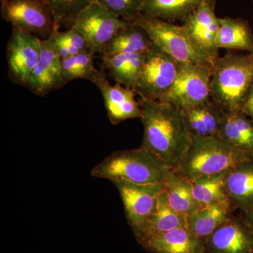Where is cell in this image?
Masks as SVG:
<instances>
[{"label":"cell","mask_w":253,"mask_h":253,"mask_svg":"<svg viewBox=\"0 0 253 253\" xmlns=\"http://www.w3.org/2000/svg\"><path fill=\"white\" fill-rule=\"evenodd\" d=\"M94 56L87 51L61 60V72L66 84L78 79L86 80L94 84L105 73L95 67Z\"/></svg>","instance_id":"obj_28"},{"label":"cell","mask_w":253,"mask_h":253,"mask_svg":"<svg viewBox=\"0 0 253 253\" xmlns=\"http://www.w3.org/2000/svg\"><path fill=\"white\" fill-rule=\"evenodd\" d=\"M49 6L54 24L72 27L78 15L94 0H44Z\"/></svg>","instance_id":"obj_29"},{"label":"cell","mask_w":253,"mask_h":253,"mask_svg":"<svg viewBox=\"0 0 253 253\" xmlns=\"http://www.w3.org/2000/svg\"><path fill=\"white\" fill-rule=\"evenodd\" d=\"M153 44L154 43L141 26L129 23L110 42L101 56L145 53Z\"/></svg>","instance_id":"obj_23"},{"label":"cell","mask_w":253,"mask_h":253,"mask_svg":"<svg viewBox=\"0 0 253 253\" xmlns=\"http://www.w3.org/2000/svg\"><path fill=\"white\" fill-rule=\"evenodd\" d=\"M228 171L191 181L194 198L201 207L220 206L231 210L232 205L226 189Z\"/></svg>","instance_id":"obj_22"},{"label":"cell","mask_w":253,"mask_h":253,"mask_svg":"<svg viewBox=\"0 0 253 253\" xmlns=\"http://www.w3.org/2000/svg\"><path fill=\"white\" fill-rule=\"evenodd\" d=\"M215 0H204L182 25L194 49L212 66L219 56L216 44L219 18L215 14Z\"/></svg>","instance_id":"obj_11"},{"label":"cell","mask_w":253,"mask_h":253,"mask_svg":"<svg viewBox=\"0 0 253 253\" xmlns=\"http://www.w3.org/2000/svg\"><path fill=\"white\" fill-rule=\"evenodd\" d=\"M1 15L13 28L42 40L54 31L52 14L44 0H1Z\"/></svg>","instance_id":"obj_10"},{"label":"cell","mask_w":253,"mask_h":253,"mask_svg":"<svg viewBox=\"0 0 253 253\" xmlns=\"http://www.w3.org/2000/svg\"><path fill=\"white\" fill-rule=\"evenodd\" d=\"M231 216V209L223 206L201 207L186 216V226L196 236L205 240Z\"/></svg>","instance_id":"obj_26"},{"label":"cell","mask_w":253,"mask_h":253,"mask_svg":"<svg viewBox=\"0 0 253 253\" xmlns=\"http://www.w3.org/2000/svg\"><path fill=\"white\" fill-rule=\"evenodd\" d=\"M253 82V53H227L213 63L211 99L224 112L241 111Z\"/></svg>","instance_id":"obj_3"},{"label":"cell","mask_w":253,"mask_h":253,"mask_svg":"<svg viewBox=\"0 0 253 253\" xmlns=\"http://www.w3.org/2000/svg\"></svg>","instance_id":"obj_34"},{"label":"cell","mask_w":253,"mask_h":253,"mask_svg":"<svg viewBox=\"0 0 253 253\" xmlns=\"http://www.w3.org/2000/svg\"><path fill=\"white\" fill-rule=\"evenodd\" d=\"M144 53L120 54L102 57L103 66L116 83L135 89L144 62Z\"/></svg>","instance_id":"obj_20"},{"label":"cell","mask_w":253,"mask_h":253,"mask_svg":"<svg viewBox=\"0 0 253 253\" xmlns=\"http://www.w3.org/2000/svg\"><path fill=\"white\" fill-rule=\"evenodd\" d=\"M192 136H217L224 111L210 99L204 104L182 110Z\"/></svg>","instance_id":"obj_19"},{"label":"cell","mask_w":253,"mask_h":253,"mask_svg":"<svg viewBox=\"0 0 253 253\" xmlns=\"http://www.w3.org/2000/svg\"><path fill=\"white\" fill-rule=\"evenodd\" d=\"M42 39L13 28L6 48L8 75L14 84L26 86L41 59Z\"/></svg>","instance_id":"obj_12"},{"label":"cell","mask_w":253,"mask_h":253,"mask_svg":"<svg viewBox=\"0 0 253 253\" xmlns=\"http://www.w3.org/2000/svg\"><path fill=\"white\" fill-rule=\"evenodd\" d=\"M55 47L61 60L89 51L84 37L72 27L66 31L56 32Z\"/></svg>","instance_id":"obj_30"},{"label":"cell","mask_w":253,"mask_h":253,"mask_svg":"<svg viewBox=\"0 0 253 253\" xmlns=\"http://www.w3.org/2000/svg\"><path fill=\"white\" fill-rule=\"evenodd\" d=\"M60 28L54 24L51 36L42 40L41 59L26 83V87L37 96H46L66 84L62 77L61 60L55 47V37Z\"/></svg>","instance_id":"obj_13"},{"label":"cell","mask_w":253,"mask_h":253,"mask_svg":"<svg viewBox=\"0 0 253 253\" xmlns=\"http://www.w3.org/2000/svg\"><path fill=\"white\" fill-rule=\"evenodd\" d=\"M139 244L151 253H206L205 240L186 226L150 236Z\"/></svg>","instance_id":"obj_16"},{"label":"cell","mask_w":253,"mask_h":253,"mask_svg":"<svg viewBox=\"0 0 253 253\" xmlns=\"http://www.w3.org/2000/svg\"><path fill=\"white\" fill-rule=\"evenodd\" d=\"M241 112L244 113L253 121V82L245 99Z\"/></svg>","instance_id":"obj_32"},{"label":"cell","mask_w":253,"mask_h":253,"mask_svg":"<svg viewBox=\"0 0 253 253\" xmlns=\"http://www.w3.org/2000/svg\"><path fill=\"white\" fill-rule=\"evenodd\" d=\"M244 217L253 229V211L249 212L244 213Z\"/></svg>","instance_id":"obj_33"},{"label":"cell","mask_w":253,"mask_h":253,"mask_svg":"<svg viewBox=\"0 0 253 253\" xmlns=\"http://www.w3.org/2000/svg\"><path fill=\"white\" fill-rule=\"evenodd\" d=\"M205 244L206 253H253V229L244 217L231 216Z\"/></svg>","instance_id":"obj_14"},{"label":"cell","mask_w":253,"mask_h":253,"mask_svg":"<svg viewBox=\"0 0 253 253\" xmlns=\"http://www.w3.org/2000/svg\"><path fill=\"white\" fill-rule=\"evenodd\" d=\"M144 134L141 146L176 169L192 143L182 110L158 100L140 97Z\"/></svg>","instance_id":"obj_1"},{"label":"cell","mask_w":253,"mask_h":253,"mask_svg":"<svg viewBox=\"0 0 253 253\" xmlns=\"http://www.w3.org/2000/svg\"><path fill=\"white\" fill-rule=\"evenodd\" d=\"M113 184L121 195L126 219L138 242L144 236L158 198L165 190V184H136L126 181Z\"/></svg>","instance_id":"obj_8"},{"label":"cell","mask_w":253,"mask_h":253,"mask_svg":"<svg viewBox=\"0 0 253 253\" xmlns=\"http://www.w3.org/2000/svg\"><path fill=\"white\" fill-rule=\"evenodd\" d=\"M165 191L171 208L184 217L201 208L194 198L191 181L174 170L165 184Z\"/></svg>","instance_id":"obj_25"},{"label":"cell","mask_w":253,"mask_h":253,"mask_svg":"<svg viewBox=\"0 0 253 253\" xmlns=\"http://www.w3.org/2000/svg\"><path fill=\"white\" fill-rule=\"evenodd\" d=\"M94 84L102 95L108 118L113 126L127 120L141 118L140 104L136 99L134 89L118 83L112 85L105 73Z\"/></svg>","instance_id":"obj_15"},{"label":"cell","mask_w":253,"mask_h":253,"mask_svg":"<svg viewBox=\"0 0 253 253\" xmlns=\"http://www.w3.org/2000/svg\"><path fill=\"white\" fill-rule=\"evenodd\" d=\"M216 44L219 49L253 53V33L249 23L242 18H219Z\"/></svg>","instance_id":"obj_21"},{"label":"cell","mask_w":253,"mask_h":253,"mask_svg":"<svg viewBox=\"0 0 253 253\" xmlns=\"http://www.w3.org/2000/svg\"><path fill=\"white\" fill-rule=\"evenodd\" d=\"M173 169L146 148L118 151L91 169L94 177L136 184H166Z\"/></svg>","instance_id":"obj_2"},{"label":"cell","mask_w":253,"mask_h":253,"mask_svg":"<svg viewBox=\"0 0 253 253\" xmlns=\"http://www.w3.org/2000/svg\"><path fill=\"white\" fill-rule=\"evenodd\" d=\"M118 18L133 23L142 14L145 0H94Z\"/></svg>","instance_id":"obj_31"},{"label":"cell","mask_w":253,"mask_h":253,"mask_svg":"<svg viewBox=\"0 0 253 253\" xmlns=\"http://www.w3.org/2000/svg\"><path fill=\"white\" fill-rule=\"evenodd\" d=\"M177 70L175 60L153 44L144 53L140 76L134 91L140 97L159 100L172 85Z\"/></svg>","instance_id":"obj_9"},{"label":"cell","mask_w":253,"mask_h":253,"mask_svg":"<svg viewBox=\"0 0 253 253\" xmlns=\"http://www.w3.org/2000/svg\"><path fill=\"white\" fill-rule=\"evenodd\" d=\"M147 33L155 45L177 63H193L212 68V64L196 51L184 26L141 14L133 22Z\"/></svg>","instance_id":"obj_5"},{"label":"cell","mask_w":253,"mask_h":253,"mask_svg":"<svg viewBox=\"0 0 253 253\" xmlns=\"http://www.w3.org/2000/svg\"><path fill=\"white\" fill-rule=\"evenodd\" d=\"M128 23L94 1L78 15L72 28L84 37L91 54L101 55L110 42Z\"/></svg>","instance_id":"obj_7"},{"label":"cell","mask_w":253,"mask_h":253,"mask_svg":"<svg viewBox=\"0 0 253 253\" xmlns=\"http://www.w3.org/2000/svg\"><path fill=\"white\" fill-rule=\"evenodd\" d=\"M204 0H145L142 14L168 22H184Z\"/></svg>","instance_id":"obj_24"},{"label":"cell","mask_w":253,"mask_h":253,"mask_svg":"<svg viewBox=\"0 0 253 253\" xmlns=\"http://www.w3.org/2000/svg\"><path fill=\"white\" fill-rule=\"evenodd\" d=\"M182 226H186V218L171 208L164 190L160 195L156 209L148 221L144 236L138 243L150 236Z\"/></svg>","instance_id":"obj_27"},{"label":"cell","mask_w":253,"mask_h":253,"mask_svg":"<svg viewBox=\"0 0 253 253\" xmlns=\"http://www.w3.org/2000/svg\"><path fill=\"white\" fill-rule=\"evenodd\" d=\"M253 158L217 136H193L191 146L174 171L191 181L226 172Z\"/></svg>","instance_id":"obj_4"},{"label":"cell","mask_w":253,"mask_h":253,"mask_svg":"<svg viewBox=\"0 0 253 253\" xmlns=\"http://www.w3.org/2000/svg\"><path fill=\"white\" fill-rule=\"evenodd\" d=\"M218 137L253 156V121L241 111H224Z\"/></svg>","instance_id":"obj_18"},{"label":"cell","mask_w":253,"mask_h":253,"mask_svg":"<svg viewBox=\"0 0 253 253\" xmlns=\"http://www.w3.org/2000/svg\"><path fill=\"white\" fill-rule=\"evenodd\" d=\"M226 189L232 206L244 213L253 211V158L228 171Z\"/></svg>","instance_id":"obj_17"},{"label":"cell","mask_w":253,"mask_h":253,"mask_svg":"<svg viewBox=\"0 0 253 253\" xmlns=\"http://www.w3.org/2000/svg\"><path fill=\"white\" fill-rule=\"evenodd\" d=\"M175 80L158 101L185 110L211 99L212 68L193 63H177Z\"/></svg>","instance_id":"obj_6"}]
</instances>
